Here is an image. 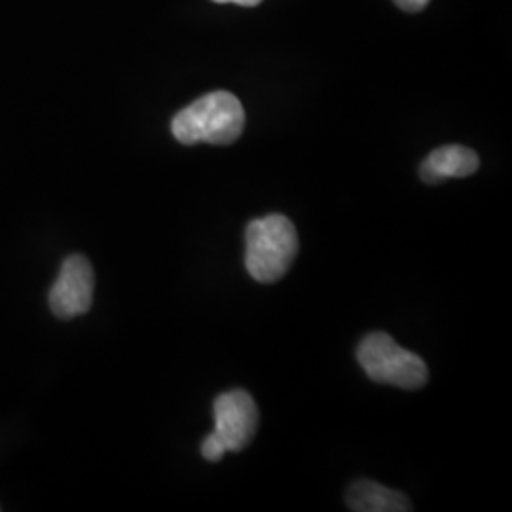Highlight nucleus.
<instances>
[{
  "mask_svg": "<svg viewBox=\"0 0 512 512\" xmlns=\"http://www.w3.org/2000/svg\"><path fill=\"white\" fill-rule=\"evenodd\" d=\"M245 128V110L230 92H211L175 114L171 131L183 145L236 143Z\"/></svg>",
  "mask_w": 512,
  "mask_h": 512,
  "instance_id": "obj_1",
  "label": "nucleus"
},
{
  "mask_svg": "<svg viewBox=\"0 0 512 512\" xmlns=\"http://www.w3.org/2000/svg\"><path fill=\"white\" fill-rule=\"evenodd\" d=\"M298 255V234L285 215H268L245 228V268L258 283H275L291 270Z\"/></svg>",
  "mask_w": 512,
  "mask_h": 512,
  "instance_id": "obj_2",
  "label": "nucleus"
},
{
  "mask_svg": "<svg viewBox=\"0 0 512 512\" xmlns=\"http://www.w3.org/2000/svg\"><path fill=\"white\" fill-rule=\"evenodd\" d=\"M357 361L376 384L416 391L427 384L429 368L416 353L401 348L389 334L372 332L357 348Z\"/></svg>",
  "mask_w": 512,
  "mask_h": 512,
  "instance_id": "obj_3",
  "label": "nucleus"
},
{
  "mask_svg": "<svg viewBox=\"0 0 512 512\" xmlns=\"http://www.w3.org/2000/svg\"><path fill=\"white\" fill-rule=\"evenodd\" d=\"M95 275L86 256L73 255L63 260L48 304L57 319H74L92 308Z\"/></svg>",
  "mask_w": 512,
  "mask_h": 512,
  "instance_id": "obj_4",
  "label": "nucleus"
},
{
  "mask_svg": "<svg viewBox=\"0 0 512 512\" xmlns=\"http://www.w3.org/2000/svg\"><path fill=\"white\" fill-rule=\"evenodd\" d=\"M213 420V433L222 440L226 452H241L255 439L258 429L255 399L243 389L220 393L213 403Z\"/></svg>",
  "mask_w": 512,
  "mask_h": 512,
  "instance_id": "obj_5",
  "label": "nucleus"
},
{
  "mask_svg": "<svg viewBox=\"0 0 512 512\" xmlns=\"http://www.w3.org/2000/svg\"><path fill=\"white\" fill-rule=\"evenodd\" d=\"M480 160L475 150L461 145H446L433 150L420 167L421 181L439 184L448 179L471 177L478 171Z\"/></svg>",
  "mask_w": 512,
  "mask_h": 512,
  "instance_id": "obj_6",
  "label": "nucleus"
},
{
  "mask_svg": "<svg viewBox=\"0 0 512 512\" xmlns=\"http://www.w3.org/2000/svg\"><path fill=\"white\" fill-rule=\"evenodd\" d=\"M348 507L355 512L412 511L406 495L372 480H359L349 486Z\"/></svg>",
  "mask_w": 512,
  "mask_h": 512,
  "instance_id": "obj_7",
  "label": "nucleus"
},
{
  "mask_svg": "<svg viewBox=\"0 0 512 512\" xmlns=\"http://www.w3.org/2000/svg\"><path fill=\"white\" fill-rule=\"evenodd\" d=\"M202 456L207 459V461H211V463H217L220 459L224 458V454H226V448H224V444H222V440L215 435V433H209L202 442Z\"/></svg>",
  "mask_w": 512,
  "mask_h": 512,
  "instance_id": "obj_8",
  "label": "nucleus"
},
{
  "mask_svg": "<svg viewBox=\"0 0 512 512\" xmlns=\"http://www.w3.org/2000/svg\"><path fill=\"white\" fill-rule=\"evenodd\" d=\"M401 10L404 12H410V14H418L421 12L431 0H393Z\"/></svg>",
  "mask_w": 512,
  "mask_h": 512,
  "instance_id": "obj_9",
  "label": "nucleus"
},
{
  "mask_svg": "<svg viewBox=\"0 0 512 512\" xmlns=\"http://www.w3.org/2000/svg\"><path fill=\"white\" fill-rule=\"evenodd\" d=\"M217 4H239V6H258L262 0H213Z\"/></svg>",
  "mask_w": 512,
  "mask_h": 512,
  "instance_id": "obj_10",
  "label": "nucleus"
}]
</instances>
